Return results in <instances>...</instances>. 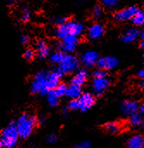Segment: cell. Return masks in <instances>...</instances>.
Masks as SVG:
<instances>
[{
    "instance_id": "12",
    "label": "cell",
    "mask_w": 144,
    "mask_h": 148,
    "mask_svg": "<svg viewBox=\"0 0 144 148\" xmlns=\"http://www.w3.org/2000/svg\"><path fill=\"white\" fill-rule=\"evenodd\" d=\"M139 108V104L134 101H124L121 103L120 106L122 113L125 115H131L137 113Z\"/></svg>"
},
{
    "instance_id": "13",
    "label": "cell",
    "mask_w": 144,
    "mask_h": 148,
    "mask_svg": "<svg viewBox=\"0 0 144 148\" xmlns=\"http://www.w3.org/2000/svg\"><path fill=\"white\" fill-rule=\"evenodd\" d=\"M87 77H88V74L87 71L86 69H79L76 75L73 76V78L71 80V83L70 85L73 86H77L81 88L87 81Z\"/></svg>"
},
{
    "instance_id": "25",
    "label": "cell",
    "mask_w": 144,
    "mask_h": 148,
    "mask_svg": "<svg viewBox=\"0 0 144 148\" xmlns=\"http://www.w3.org/2000/svg\"><path fill=\"white\" fill-rule=\"evenodd\" d=\"M132 22L137 26H143L144 25V10H139L137 14L133 17Z\"/></svg>"
},
{
    "instance_id": "7",
    "label": "cell",
    "mask_w": 144,
    "mask_h": 148,
    "mask_svg": "<svg viewBox=\"0 0 144 148\" xmlns=\"http://www.w3.org/2000/svg\"><path fill=\"white\" fill-rule=\"evenodd\" d=\"M79 40L77 36L69 35L68 36L65 37L61 40L59 47L61 52L63 53H72L75 50L78 45Z\"/></svg>"
},
{
    "instance_id": "5",
    "label": "cell",
    "mask_w": 144,
    "mask_h": 148,
    "mask_svg": "<svg viewBox=\"0 0 144 148\" xmlns=\"http://www.w3.org/2000/svg\"><path fill=\"white\" fill-rule=\"evenodd\" d=\"M139 8L137 6H130V7H126L121 10H118V12L115 13L114 17L117 21L119 22H124V21H129V20H132L133 17L137 14V12L139 11Z\"/></svg>"
},
{
    "instance_id": "17",
    "label": "cell",
    "mask_w": 144,
    "mask_h": 148,
    "mask_svg": "<svg viewBox=\"0 0 144 148\" xmlns=\"http://www.w3.org/2000/svg\"><path fill=\"white\" fill-rule=\"evenodd\" d=\"M128 148H143L144 147V136L137 134L131 136L127 143Z\"/></svg>"
},
{
    "instance_id": "34",
    "label": "cell",
    "mask_w": 144,
    "mask_h": 148,
    "mask_svg": "<svg viewBox=\"0 0 144 148\" xmlns=\"http://www.w3.org/2000/svg\"><path fill=\"white\" fill-rule=\"evenodd\" d=\"M57 140H58V137L55 134H50L47 137V142L49 144H54L57 142Z\"/></svg>"
},
{
    "instance_id": "27",
    "label": "cell",
    "mask_w": 144,
    "mask_h": 148,
    "mask_svg": "<svg viewBox=\"0 0 144 148\" xmlns=\"http://www.w3.org/2000/svg\"><path fill=\"white\" fill-rule=\"evenodd\" d=\"M103 7L100 5V4H96L94 7H93V9H92V16H93V17H95V18H99V17H101V16L103 15Z\"/></svg>"
},
{
    "instance_id": "35",
    "label": "cell",
    "mask_w": 144,
    "mask_h": 148,
    "mask_svg": "<svg viewBox=\"0 0 144 148\" xmlns=\"http://www.w3.org/2000/svg\"><path fill=\"white\" fill-rule=\"evenodd\" d=\"M91 146L89 141H81L75 145L74 148H89Z\"/></svg>"
},
{
    "instance_id": "1",
    "label": "cell",
    "mask_w": 144,
    "mask_h": 148,
    "mask_svg": "<svg viewBox=\"0 0 144 148\" xmlns=\"http://www.w3.org/2000/svg\"><path fill=\"white\" fill-rule=\"evenodd\" d=\"M16 124L19 138L26 139L33 133L35 127L37 124V119L30 114L24 113L16 121Z\"/></svg>"
},
{
    "instance_id": "8",
    "label": "cell",
    "mask_w": 144,
    "mask_h": 148,
    "mask_svg": "<svg viewBox=\"0 0 144 148\" xmlns=\"http://www.w3.org/2000/svg\"><path fill=\"white\" fill-rule=\"evenodd\" d=\"M99 59V56L96 51L93 50H88L86 51L81 56H80V62L81 63L86 67V68H92L95 64H97L98 61Z\"/></svg>"
},
{
    "instance_id": "41",
    "label": "cell",
    "mask_w": 144,
    "mask_h": 148,
    "mask_svg": "<svg viewBox=\"0 0 144 148\" xmlns=\"http://www.w3.org/2000/svg\"><path fill=\"white\" fill-rule=\"evenodd\" d=\"M140 87H141V89L144 91V79L141 82V83H140Z\"/></svg>"
},
{
    "instance_id": "32",
    "label": "cell",
    "mask_w": 144,
    "mask_h": 148,
    "mask_svg": "<svg viewBox=\"0 0 144 148\" xmlns=\"http://www.w3.org/2000/svg\"><path fill=\"white\" fill-rule=\"evenodd\" d=\"M54 22L57 25H61V24L67 23L68 21H67V18L66 16H56L54 18Z\"/></svg>"
},
{
    "instance_id": "28",
    "label": "cell",
    "mask_w": 144,
    "mask_h": 148,
    "mask_svg": "<svg viewBox=\"0 0 144 148\" xmlns=\"http://www.w3.org/2000/svg\"><path fill=\"white\" fill-rule=\"evenodd\" d=\"M30 18V10L29 8H23L21 11V15H20V19L22 22H27L29 21Z\"/></svg>"
},
{
    "instance_id": "4",
    "label": "cell",
    "mask_w": 144,
    "mask_h": 148,
    "mask_svg": "<svg viewBox=\"0 0 144 148\" xmlns=\"http://www.w3.org/2000/svg\"><path fill=\"white\" fill-rule=\"evenodd\" d=\"M79 62L74 56L70 54H66L62 62L57 68L56 72L59 74L60 77H62L67 73H72L73 71H76L79 69Z\"/></svg>"
},
{
    "instance_id": "42",
    "label": "cell",
    "mask_w": 144,
    "mask_h": 148,
    "mask_svg": "<svg viewBox=\"0 0 144 148\" xmlns=\"http://www.w3.org/2000/svg\"><path fill=\"white\" fill-rule=\"evenodd\" d=\"M0 148H3V142H2L1 138H0Z\"/></svg>"
},
{
    "instance_id": "11",
    "label": "cell",
    "mask_w": 144,
    "mask_h": 148,
    "mask_svg": "<svg viewBox=\"0 0 144 148\" xmlns=\"http://www.w3.org/2000/svg\"><path fill=\"white\" fill-rule=\"evenodd\" d=\"M78 100H79V110H81L82 112L87 111L95 103L94 96L90 93L82 94L81 96Z\"/></svg>"
},
{
    "instance_id": "30",
    "label": "cell",
    "mask_w": 144,
    "mask_h": 148,
    "mask_svg": "<svg viewBox=\"0 0 144 148\" xmlns=\"http://www.w3.org/2000/svg\"><path fill=\"white\" fill-rule=\"evenodd\" d=\"M92 75L94 78H105V77H107V73L104 69H98L93 71Z\"/></svg>"
},
{
    "instance_id": "10",
    "label": "cell",
    "mask_w": 144,
    "mask_h": 148,
    "mask_svg": "<svg viewBox=\"0 0 144 148\" xmlns=\"http://www.w3.org/2000/svg\"><path fill=\"white\" fill-rule=\"evenodd\" d=\"M60 78L61 77L59 75V74L56 72V70L46 72V88H47V89L48 91L55 89L58 87V85L60 84Z\"/></svg>"
},
{
    "instance_id": "31",
    "label": "cell",
    "mask_w": 144,
    "mask_h": 148,
    "mask_svg": "<svg viewBox=\"0 0 144 148\" xmlns=\"http://www.w3.org/2000/svg\"><path fill=\"white\" fill-rule=\"evenodd\" d=\"M69 109L72 110H79V100L75 99V100H71L67 105Z\"/></svg>"
},
{
    "instance_id": "26",
    "label": "cell",
    "mask_w": 144,
    "mask_h": 148,
    "mask_svg": "<svg viewBox=\"0 0 144 148\" xmlns=\"http://www.w3.org/2000/svg\"><path fill=\"white\" fill-rule=\"evenodd\" d=\"M56 95L59 96V97H61V96H64L67 95V87L66 84L64 83H60L58 85V87L54 89Z\"/></svg>"
},
{
    "instance_id": "14",
    "label": "cell",
    "mask_w": 144,
    "mask_h": 148,
    "mask_svg": "<svg viewBox=\"0 0 144 148\" xmlns=\"http://www.w3.org/2000/svg\"><path fill=\"white\" fill-rule=\"evenodd\" d=\"M67 28L69 30V34L71 36H78L83 33L84 25L79 22H77L75 20H71L67 23Z\"/></svg>"
},
{
    "instance_id": "33",
    "label": "cell",
    "mask_w": 144,
    "mask_h": 148,
    "mask_svg": "<svg viewBox=\"0 0 144 148\" xmlns=\"http://www.w3.org/2000/svg\"><path fill=\"white\" fill-rule=\"evenodd\" d=\"M102 1H103V3L106 7H109V8L115 7L118 3V0H102Z\"/></svg>"
},
{
    "instance_id": "22",
    "label": "cell",
    "mask_w": 144,
    "mask_h": 148,
    "mask_svg": "<svg viewBox=\"0 0 144 148\" xmlns=\"http://www.w3.org/2000/svg\"><path fill=\"white\" fill-rule=\"evenodd\" d=\"M143 117H142V114H139V113H135L131 115H130V118H129V122L130 124L132 126V127H138L140 125H142V122H143Z\"/></svg>"
},
{
    "instance_id": "44",
    "label": "cell",
    "mask_w": 144,
    "mask_h": 148,
    "mask_svg": "<svg viewBox=\"0 0 144 148\" xmlns=\"http://www.w3.org/2000/svg\"><path fill=\"white\" fill-rule=\"evenodd\" d=\"M26 148H34L33 147H26Z\"/></svg>"
},
{
    "instance_id": "29",
    "label": "cell",
    "mask_w": 144,
    "mask_h": 148,
    "mask_svg": "<svg viewBox=\"0 0 144 148\" xmlns=\"http://www.w3.org/2000/svg\"><path fill=\"white\" fill-rule=\"evenodd\" d=\"M35 50L32 49H26L25 51L23 52V57L26 60H29V61L33 60L34 57H35Z\"/></svg>"
},
{
    "instance_id": "21",
    "label": "cell",
    "mask_w": 144,
    "mask_h": 148,
    "mask_svg": "<svg viewBox=\"0 0 144 148\" xmlns=\"http://www.w3.org/2000/svg\"><path fill=\"white\" fill-rule=\"evenodd\" d=\"M59 96L56 95L54 89L48 91L47 95V99H48V103L50 107H56L59 104Z\"/></svg>"
},
{
    "instance_id": "3",
    "label": "cell",
    "mask_w": 144,
    "mask_h": 148,
    "mask_svg": "<svg viewBox=\"0 0 144 148\" xmlns=\"http://www.w3.org/2000/svg\"><path fill=\"white\" fill-rule=\"evenodd\" d=\"M46 72L44 70L37 72L30 82V91L32 94H38L40 95H47L48 90L46 88Z\"/></svg>"
},
{
    "instance_id": "18",
    "label": "cell",
    "mask_w": 144,
    "mask_h": 148,
    "mask_svg": "<svg viewBox=\"0 0 144 148\" xmlns=\"http://www.w3.org/2000/svg\"><path fill=\"white\" fill-rule=\"evenodd\" d=\"M140 35V32L138 31V29H135V28H131L127 29L122 36L121 40L124 42V43H130L134 42L138 36Z\"/></svg>"
},
{
    "instance_id": "16",
    "label": "cell",
    "mask_w": 144,
    "mask_h": 148,
    "mask_svg": "<svg viewBox=\"0 0 144 148\" xmlns=\"http://www.w3.org/2000/svg\"><path fill=\"white\" fill-rule=\"evenodd\" d=\"M105 32L104 26L100 23L92 24L88 29V36L92 39H98L100 38Z\"/></svg>"
},
{
    "instance_id": "37",
    "label": "cell",
    "mask_w": 144,
    "mask_h": 148,
    "mask_svg": "<svg viewBox=\"0 0 144 148\" xmlns=\"http://www.w3.org/2000/svg\"><path fill=\"white\" fill-rule=\"evenodd\" d=\"M45 121H46V117H45L44 115H41V116H40V117L37 119V122L40 123V124H43V123L45 122Z\"/></svg>"
},
{
    "instance_id": "36",
    "label": "cell",
    "mask_w": 144,
    "mask_h": 148,
    "mask_svg": "<svg viewBox=\"0 0 144 148\" xmlns=\"http://www.w3.org/2000/svg\"><path fill=\"white\" fill-rule=\"evenodd\" d=\"M20 42L22 43V44H26L29 42V36L27 35H22L21 37H20Z\"/></svg>"
},
{
    "instance_id": "24",
    "label": "cell",
    "mask_w": 144,
    "mask_h": 148,
    "mask_svg": "<svg viewBox=\"0 0 144 148\" xmlns=\"http://www.w3.org/2000/svg\"><path fill=\"white\" fill-rule=\"evenodd\" d=\"M105 129L111 134H117L120 131L121 126L118 122H109L105 125Z\"/></svg>"
},
{
    "instance_id": "43",
    "label": "cell",
    "mask_w": 144,
    "mask_h": 148,
    "mask_svg": "<svg viewBox=\"0 0 144 148\" xmlns=\"http://www.w3.org/2000/svg\"><path fill=\"white\" fill-rule=\"evenodd\" d=\"M142 127L143 128V130H144V119L143 120V122H142Z\"/></svg>"
},
{
    "instance_id": "39",
    "label": "cell",
    "mask_w": 144,
    "mask_h": 148,
    "mask_svg": "<svg viewBox=\"0 0 144 148\" xmlns=\"http://www.w3.org/2000/svg\"><path fill=\"white\" fill-rule=\"evenodd\" d=\"M139 110H140V114H141L142 115H144V102L140 106Z\"/></svg>"
},
{
    "instance_id": "23",
    "label": "cell",
    "mask_w": 144,
    "mask_h": 148,
    "mask_svg": "<svg viewBox=\"0 0 144 148\" xmlns=\"http://www.w3.org/2000/svg\"><path fill=\"white\" fill-rule=\"evenodd\" d=\"M65 53H63V52H61V51H57V52H54V53H53L51 56H50V57H49V59H50V61H51V62H53V63H55V64H60L61 62H62V61H63V59H64V57H65Z\"/></svg>"
},
{
    "instance_id": "20",
    "label": "cell",
    "mask_w": 144,
    "mask_h": 148,
    "mask_svg": "<svg viewBox=\"0 0 144 148\" xmlns=\"http://www.w3.org/2000/svg\"><path fill=\"white\" fill-rule=\"evenodd\" d=\"M54 33H55V36L58 38L61 39V40L70 35L67 23H64V24H61V25H58L57 28L55 29V32Z\"/></svg>"
},
{
    "instance_id": "6",
    "label": "cell",
    "mask_w": 144,
    "mask_h": 148,
    "mask_svg": "<svg viewBox=\"0 0 144 148\" xmlns=\"http://www.w3.org/2000/svg\"><path fill=\"white\" fill-rule=\"evenodd\" d=\"M110 81L107 77L105 78H94L92 83V89L93 92V95L96 97L101 96L105 91L109 88L110 86Z\"/></svg>"
},
{
    "instance_id": "9",
    "label": "cell",
    "mask_w": 144,
    "mask_h": 148,
    "mask_svg": "<svg viewBox=\"0 0 144 148\" xmlns=\"http://www.w3.org/2000/svg\"><path fill=\"white\" fill-rule=\"evenodd\" d=\"M118 64V60L115 56H105L100 57L97 62L99 69L104 70H110L115 69Z\"/></svg>"
},
{
    "instance_id": "15",
    "label": "cell",
    "mask_w": 144,
    "mask_h": 148,
    "mask_svg": "<svg viewBox=\"0 0 144 148\" xmlns=\"http://www.w3.org/2000/svg\"><path fill=\"white\" fill-rule=\"evenodd\" d=\"M36 53L39 58L41 59H44L46 58L49 53H50V48L48 47V45L47 44V42L43 40H39L36 42Z\"/></svg>"
},
{
    "instance_id": "19",
    "label": "cell",
    "mask_w": 144,
    "mask_h": 148,
    "mask_svg": "<svg viewBox=\"0 0 144 148\" xmlns=\"http://www.w3.org/2000/svg\"><path fill=\"white\" fill-rule=\"evenodd\" d=\"M81 88L77 87V86H73L70 85L67 88V96H68L69 98L75 100V99H79L81 96Z\"/></svg>"
},
{
    "instance_id": "2",
    "label": "cell",
    "mask_w": 144,
    "mask_h": 148,
    "mask_svg": "<svg viewBox=\"0 0 144 148\" xmlns=\"http://www.w3.org/2000/svg\"><path fill=\"white\" fill-rule=\"evenodd\" d=\"M0 138L3 142V148H15L18 144V132L16 121L10 122L3 128L0 133Z\"/></svg>"
},
{
    "instance_id": "40",
    "label": "cell",
    "mask_w": 144,
    "mask_h": 148,
    "mask_svg": "<svg viewBox=\"0 0 144 148\" xmlns=\"http://www.w3.org/2000/svg\"><path fill=\"white\" fill-rule=\"evenodd\" d=\"M140 47L141 49L144 50V38H142V41H141V43H140Z\"/></svg>"
},
{
    "instance_id": "38",
    "label": "cell",
    "mask_w": 144,
    "mask_h": 148,
    "mask_svg": "<svg viewBox=\"0 0 144 148\" xmlns=\"http://www.w3.org/2000/svg\"><path fill=\"white\" fill-rule=\"evenodd\" d=\"M138 76L140 77V78H142L143 80L144 79V68L143 69H141L139 71H138Z\"/></svg>"
}]
</instances>
